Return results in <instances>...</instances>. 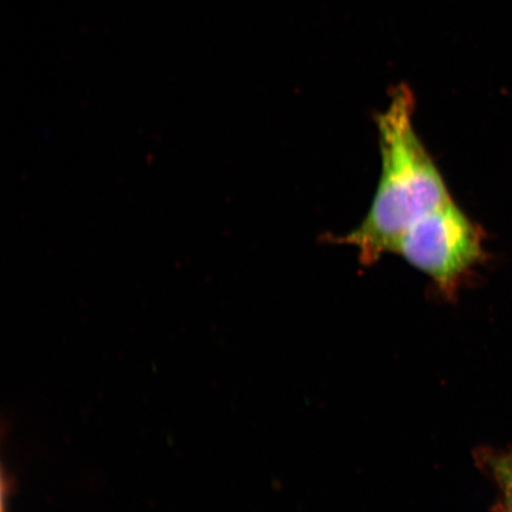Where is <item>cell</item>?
Returning <instances> with one entry per match:
<instances>
[{
    "label": "cell",
    "mask_w": 512,
    "mask_h": 512,
    "mask_svg": "<svg viewBox=\"0 0 512 512\" xmlns=\"http://www.w3.org/2000/svg\"><path fill=\"white\" fill-rule=\"evenodd\" d=\"M414 112L411 88L400 85L377 115L381 174L373 202L360 226L338 238L356 249L364 266L393 253L412 224L452 201L444 176L415 131Z\"/></svg>",
    "instance_id": "6da1fadb"
},
{
    "label": "cell",
    "mask_w": 512,
    "mask_h": 512,
    "mask_svg": "<svg viewBox=\"0 0 512 512\" xmlns=\"http://www.w3.org/2000/svg\"><path fill=\"white\" fill-rule=\"evenodd\" d=\"M489 466L501 491L503 512H512V451L491 457Z\"/></svg>",
    "instance_id": "3957f363"
},
{
    "label": "cell",
    "mask_w": 512,
    "mask_h": 512,
    "mask_svg": "<svg viewBox=\"0 0 512 512\" xmlns=\"http://www.w3.org/2000/svg\"><path fill=\"white\" fill-rule=\"evenodd\" d=\"M393 254L427 275L446 298H452L466 273L482 258V238L475 223L452 200L412 224Z\"/></svg>",
    "instance_id": "7a4b0ae2"
}]
</instances>
